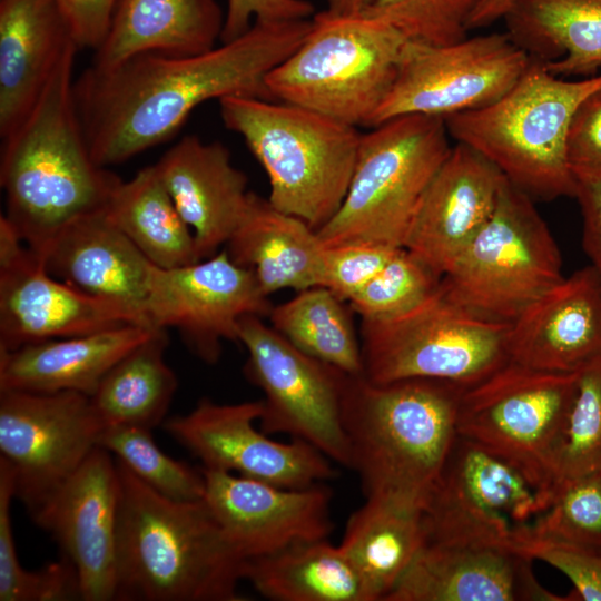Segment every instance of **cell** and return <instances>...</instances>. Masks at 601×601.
I'll return each instance as SVG.
<instances>
[{
	"label": "cell",
	"instance_id": "obj_4",
	"mask_svg": "<svg viewBox=\"0 0 601 601\" xmlns=\"http://www.w3.org/2000/svg\"><path fill=\"white\" fill-rule=\"evenodd\" d=\"M118 601H244V559L205 500H171L120 461Z\"/></svg>",
	"mask_w": 601,
	"mask_h": 601
},
{
	"label": "cell",
	"instance_id": "obj_24",
	"mask_svg": "<svg viewBox=\"0 0 601 601\" xmlns=\"http://www.w3.org/2000/svg\"><path fill=\"white\" fill-rule=\"evenodd\" d=\"M194 234L200 260L225 246L249 203L248 178L220 141L185 136L154 165Z\"/></svg>",
	"mask_w": 601,
	"mask_h": 601
},
{
	"label": "cell",
	"instance_id": "obj_36",
	"mask_svg": "<svg viewBox=\"0 0 601 601\" xmlns=\"http://www.w3.org/2000/svg\"><path fill=\"white\" fill-rule=\"evenodd\" d=\"M13 497V471L0 456V601L81 600L77 572L67 559L35 571L20 564L10 515Z\"/></svg>",
	"mask_w": 601,
	"mask_h": 601
},
{
	"label": "cell",
	"instance_id": "obj_9",
	"mask_svg": "<svg viewBox=\"0 0 601 601\" xmlns=\"http://www.w3.org/2000/svg\"><path fill=\"white\" fill-rule=\"evenodd\" d=\"M561 279V255L551 231L533 199L508 180L494 213L440 287L480 317L512 323Z\"/></svg>",
	"mask_w": 601,
	"mask_h": 601
},
{
	"label": "cell",
	"instance_id": "obj_27",
	"mask_svg": "<svg viewBox=\"0 0 601 601\" xmlns=\"http://www.w3.org/2000/svg\"><path fill=\"white\" fill-rule=\"evenodd\" d=\"M155 329L132 324L0 351V391L90 396L106 373Z\"/></svg>",
	"mask_w": 601,
	"mask_h": 601
},
{
	"label": "cell",
	"instance_id": "obj_25",
	"mask_svg": "<svg viewBox=\"0 0 601 601\" xmlns=\"http://www.w3.org/2000/svg\"><path fill=\"white\" fill-rule=\"evenodd\" d=\"M35 255L51 276L90 296L127 306L148 323L145 303L154 265L105 208L71 221Z\"/></svg>",
	"mask_w": 601,
	"mask_h": 601
},
{
	"label": "cell",
	"instance_id": "obj_46",
	"mask_svg": "<svg viewBox=\"0 0 601 601\" xmlns=\"http://www.w3.org/2000/svg\"><path fill=\"white\" fill-rule=\"evenodd\" d=\"M80 48L96 50L104 41L117 0H56Z\"/></svg>",
	"mask_w": 601,
	"mask_h": 601
},
{
	"label": "cell",
	"instance_id": "obj_26",
	"mask_svg": "<svg viewBox=\"0 0 601 601\" xmlns=\"http://www.w3.org/2000/svg\"><path fill=\"white\" fill-rule=\"evenodd\" d=\"M77 47L56 0H0V137L26 117Z\"/></svg>",
	"mask_w": 601,
	"mask_h": 601
},
{
	"label": "cell",
	"instance_id": "obj_20",
	"mask_svg": "<svg viewBox=\"0 0 601 601\" xmlns=\"http://www.w3.org/2000/svg\"><path fill=\"white\" fill-rule=\"evenodd\" d=\"M204 500L244 560L289 544L328 539L332 491L324 483L278 486L228 472L201 469Z\"/></svg>",
	"mask_w": 601,
	"mask_h": 601
},
{
	"label": "cell",
	"instance_id": "obj_35",
	"mask_svg": "<svg viewBox=\"0 0 601 601\" xmlns=\"http://www.w3.org/2000/svg\"><path fill=\"white\" fill-rule=\"evenodd\" d=\"M351 306L323 286L311 287L278 305L270 326L303 353L351 375H362L363 361Z\"/></svg>",
	"mask_w": 601,
	"mask_h": 601
},
{
	"label": "cell",
	"instance_id": "obj_21",
	"mask_svg": "<svg viewBox=\"0 0 601 601\" xmlns=\"http://www.w3.org/2000/svg\"><path fill=\"white\" fill-rule=\"evenodd\" d=\"M506 181L484 156L456 142L430 181L403 247L442 277L490 219Z\"/></svg>",
	"mask_w": 601,
	"mask_h": 601
},
{
	"label": "cell",
	"instance_id": "obj_17",
	"mask_svg": "<svg viewBox=\"0 0 601 601\" xmlns=\"http://www.w3.org/2000/svg\"><path fill=\"white\" fill-rule=\"evenodd\" d=\"M262 411V400L220 404L201 398L189 413L166 418L162 427L206 470L290 489L336 477L334 463L314 446L278 442L255 427Z\"/></svg>",
	"mask_w": 601,
	"mask_h": 601
},
{
	"label": "cell",
	"instance_id": "obj_11",
	"mask_svg": "<svg viewBox=\"0 0 601 601\" xmlns=\"http://www.w3.org/2000/svg\"><path fill=\"white\" fill-rule=\"evenodd\" d=\"M577 381V371L551 372L509 359L464 391L457 434L508 460L534 482L551 485Z\"/></svg>",
	"mask_w": 601,
	"mask_h": 601
},
{
	"label": "cell",
	"instance_id": "obj_22",
	"mask_svg": "<svg viewBox=\"0 0 601 601\" xmlns=\"http://www.w3.org/2000/svg\"><path fill=\"white\" fill-rule=\"evenodd\" d=\"M532 561L501 545L426 541L384 601H568L538 582Z\"/></svg>",
	"mask_w": 601,
	"mask_h": 601
},
{
	"label": "cell",
	"instance_id": "obj_39",
	"mask_svg": "<svg viewBox=\"0 0 601 601\" xmlns=\"http://www.w3.org/2000/svg\"><path fill=\"white\" fill-rule=\"evenodd\" d=\"M441 276L404 247L347 303L364 321H390L417 307L439 287Z\"/></svg>",
	"mask_w": 601,
	"mask_h": 601
},
{
	"label": "cell",
	"instance_id": "obj_6",
	"mask_svg": "<svg viewBox=\"0 0 601 601\" xmlns=\"http://www.w3.org/2000/svg\"><path fill=\"white\" fill-rule=\"evenodd\" d=\"M599 88L601 73L568 80L531 60L497 101L444 120L450 137L484 156L532 199L574 197L566 135L579 104Z\"/></svg>",
	"mask_w": 601,
	"mask_h": 601
},
{
	"label": "cell",
	"instance_id": "obj_7",
	"mask_svg": "<svg viewBox=\"0 0 601 601\" xmlns=\"http://www.w3.org/2000/svg\"><path fill=\"white\" fill-rule=\"evenodd\" d=\"M406 38L380 19L315 12L300 46L266 77L274 100L372 127L395 82Z\"/></svg>",
	"mask_w": 601,
	"mask_h": 601
},
{
	"label": "cell",
	"instance_id": "obj_49",
	"mask_svg": "<svg viewBox=\"0 0 601 601\" xmlns=\"http://www.w3.org/2000/svg\"><path fill=\"white\" fill-rule=\"evenodd\" d=\"M373 0H326V10L336 14H361Z\"/></svg>",
	"mask_w": 601,
	"mask_h": 601
},
{
	"label": "cell",
	"instance_id": "obj_13",
	"mask_svg": "<svg viewBox=\"0 0 601 601\" xmlns=\"http://www.w3.org/2000/svg\"><path fill=\"white\" fill-rule=\"evenodd\" d=\"M552 485L457 434L422 518L426 541L512 549L515 535L546 509Z\"/></svg>",
	"mask_w": 601,
	"mask_h": 601
},
{
	"label": "cell",
	"instance_id": "obj_15",
	"mask_svg": "<svg viewBox=\"0 0 601 601\" xmlns=\"http://www.w3.org/2000/svg\"><path fill=\"white\" fill-rule=\"evenodd\" d=\"M102 430L82 393L0 391V456L35 522L97 447Z\"/></svg>",
	"mask_w": 601,
	"mask_h": 601
},
{
	"label": "cell",
	"instance_id": "obj_5",
	"mask_svg": "<svg viewBox=\"0 0 601 601\" xmlns=\"http://www.w3.org/2000/svg\"><path fill=\"white\" fill-rule=\"evenodd\" d=\"M227 129L238 134L264 168L269 203L315 230L339 209L356 164L357 127L278 100L219 99Z\"/></svg>",
	"mask_w": 601,
	"mask_h": 601
},
{
	"label": "cell",
	"instance_id": "obj_8",
	"mask_svg": "<svg viewBox=\"0 0 601 601\" xmlns=\"http://www.w3.org/2000/svg\"><path fill=\"white\" fill-rule=\"evenodd\" d=\"M443 117L404 115L363 134L346 196L317 230L324 246L365 242L401 248L451 146Z\"/></svg>",
	"mask_w": 601,
	"mask_h": 601
},
{
	"label": "cell",
	"instance_id": "obj_40",
	"mask_svg": "<svg viewBox=\"0 0 601 601\" xmlns=\"http://www.w3.org/2000/svg\"><path fill=\"white\" fill-rule=\"evenodd\" d=\"M577 373L574 401L554 459V479L601 474V353Z\"/></svg>",
	"mask_w": 601,
	"mask_h": 601
},
{
	"label": "cell",
	"instance_id": "obj_48",
	"mask_svg": "<svg viewBox=\"0 0 601 601\" xmlns=\"http://www.w3.org/2000/svg\"><path fill=\"white\" fill-rule=\"evenodd\" d=\"M516 0H481L469 22V30L492 26L503 20Z\"/></svg>",
	"mask_w": 601,
	"mask_h": 601
},
{
	"label": "cell",
	"instance_id": "obj_30",
	"mask_svg": "<svg viewBox=\"0 0 601 601\" xmlns=\"http://www.w3.org/2000/svg\"><path fill=\"white\" fill-rule=\"evenodd\" d=\"M505 32L552 75L597 76L601 68V0H516Z\"/></svg>",
	"mask_w": 601,
	"mask_h": 601
},
{
	"label": "cell",
	"instance_id": "obj_19",
	"mask_svg": "<svg viewBox=\"0 0 601 601\" xmlns=\"http://www.w3.org/2000/svg\"><path fill=\"white\" fill-rule=\"evenodd\" d=\"M119 500L117 462L97 446L36 520L73 565L81 600H115Z\"/></svg>",
	"mask_w": 601,
	"mask_h": 601
},
{
	"label": "cell",
	"instance_id": "obj_41",
	"mask_svg": "<svg viewBox=\"0 0 601 601\" xmlns=\"http://www.w3.org/2000/svg\"><path fill=\"white\" fill-rule=\"evenodd\" d=\"M481 0H373L365 14L385 21L406 40L445 46L467 37Z\"/></svg>",
	"mask_w": 601,
	"mask_h": 601
},
{
	"label": "cell",
	"instance_id": "obj_10",
	"mask_svg": "<svg viewBox=\"0 0 601 601\" xmlns=\"http://www.w3.org/2000/svg\"><path fill=\"white\" fill-rule=\"evenodd\" d=\"M510 323L480 317L440 285L422 304L390 321L361 322L362 375L373 383L433 378L470 387L505 364Z\"/></svg>",
	"mask_w": 601,
	"mask_h": 601
},
{
	"label": "cell",
	"instance_id": "obj_28",
	"mask_svg": "<svg viewBox=\"0 0 601 601\" xmlns=\"http://www.w3.org/2000/svg\"><path fill=\"white\" fill-rule=\"evenodd\" d=\"M224 23L217 0H117L91 65L109 68L142 53L199 55L216 47Z\"/></svg>",
	"mask_w": 601,
	"mask_h": 601
},
{
	"label": "cell",
	"instance_id": "obj_42",
	"mask_svg": "<svg viewBox=\"0 0 601 601\" xmlns=\"http://www.w3.org/2000/svg\"><path fill=\"white\" fill-rule=\"evenodd\" d=\"M512 550L564 573L574 587V600L601 601V550L524 535L514 539Z\"/></svg>",
	"mask_w": 601,
	"mask_h": 601
},
{
	"label": "cell",
	"instance_id": "obj_23",
	"mask_svg": "<svg viewBox=\"0 0 601 601\" xmlns=\"http://www.w3.org/2000/svg\"><path fill=\"white\" fill-rule=\"evenodd\" d=\"M511 361L575 372L601 353V275L592 266L561 279L530 304L508 334Z\"/></svg>",
	"mask_w": 601,
	"mask_h": 601
},
{
	"label": "cell",
	"instance_id": "obj_45",
	"mask_svg": "<svg viewBox=\"0 0 601 601\" xmlns=\"http://www.w3.org/2000/svg\"><path fill=\"white\" fill-rule=\"evenodd\" d=\"M315 14L308 0H227L221 42L245 33L254 21L309 19Z\"/></svg>",
	"mask_w": 601,
	"mask_h": 601
},
{
	"label": "cell",
	"instance_id": "obj_16",
	"mask_svg": "<svg viewBox=\"0 0 601 601\" xmlns=\"http://www.w3.org/2000/svg\"><path fill=\"white\" fill-rule=\"evenodd\" d=\"M273 305L254 273L234 263L225 249L197 263L151 267L145 315L150 326L175 328L186 347L216 364L223 342H238L239 321L268 317Z\"/></svg>",
	"mask_w": 601,
	"mask_h": 601
},
{
	"label": "cell",
	"instance_id": "obj_37",
	"mask_svg": "<svg viewBox=\"0 0 601 601\" xmlns=\"http://www.w3.org/2000/svg\"><path fill=\"white\" fill-rule=\"evenodd\" d=\"M97 446L108 451L156 492L181 502L204 500L203 471L165 454L155 443L151 430L108 426L99 434Z\"/></svg>",
	"mask_w": 601,
	"mask_h": 601
},
{
	"label": "cell",
	"instance_id": "obj_31",
	"mask_svg": "<svg viewBox=\"0 0 601 601\" xmlns=\"http://www.w3.org/2000/svg\"><path fill=\"white\" fill-rule=\"evenodd\" d=\"M243 580L273 601H372L339 545L327 539L299 541L246 559Z\"/></svg>",
	"mask_w": 601,
	"mask_h": 601
},
{
	"label": "cell",
	"instance_id": "obj_32",
	"mask_svg": "<svg viewBox=\"0 0 601 601\" xmlns=\"http://www.w3.org/2000/svg\"><path fill=\"white\" fill-rule=\"evenodd\" d=\"M167 346V329L156 328L106 373L89 396L104 428L162 425L178 386L165 359Z\"/></svg>",
	"mask_w": 601,
	"mask_h": 601
},
{
	"label": "cell",
	"instance_id": "obj_29",
	"mask_svg": "<svg viewBox=\"0 0 601 601\" xmlns=\"http://www.w3.org/2000/svg\"><path fill=\"white\" fill-rule=\"evenodd\" d=\"M224 249L254 273L267 296L323 284L325 246L317 230L255 193Z\"/></svg>",
	"mask_w": 601,
	"mask_h": 601
},
{
	"label": "cell",
	"instance_id": "obj_12",
	"mask_svg": "<svg viewBox=\"0 0 601 601\" xmlns=\"http://www.w3.org/2000/svg\"><path fill=\"white\" fill-rule=\"evenodd\" d=\"M237 337L247 351L244 375L264 393L259 428L306 442L349 469L343 401L351 374L303 353L260 316H244Z\"/></svg>",
	"mask_w": 601,
	"mask_h": 601
},
{
	"label": "cell",
	"instance_id": "obj_47",
	"mask_svg": "<svg viewBox=\"0 0 601 601\" xmlns=\"http://www.w3.org/2000/svg\"><path fill=\"white\" fill-rule=\"evenodd\" d=\"M574 197L583 219V249L601 275V180L577 184Z\"/></svg>",
	"mask_w": 601,
	"mask_h": 601
},
{
	"label": "cell",
	"instance_id": "obj_38",
	"mask_svg": "<svg viewBox=\"0 0 601 601\" xmlns=\"http://www.w3.org/2000/svg\"><path fill=\"white\" fill-rule=\"evenodd\" d=\"M522 535L601 550V474L555 479L546 509Z\"/></svg>",
	"mask_w": 601,
	"mask_h": 601
},
{
	"label": "cell",
	"instance_id": "obj_34",
	"mask_svg": "<svg viewBox=\"0 0 601 601\" xmlns=\"http://www.w3.org/2000/svg\"><path fill=\"white\" fill-rule=\"evenodd\" d=\"M108 218L159 268L199 262L194 234L178 213L154 165L112 191Z\"/></svg>",
	"mask_w": 601,
	"mask_h": 601
},
{
	"label": "cell",
	"instance_id": "obj_14",
	"mask_svg": "<svg viewBox=\"0 0 601 601\" xmlns=\"http://www.w3.org/2000/svg\"><path fill=\"white\" fill-rule=\"evenodd\" d=\"M530 62L506 32L445 46L406 40L395 82L372 127L404 115L445 118L490 106L518 82Z\"/></svg>",
	"mask_w": 601,
	"mask_h": 601
},
{
	"label": "cell",
	"instance_id": "obj_2",
	"mask_svg": "<svg viewBox=\"0 0 601 601\" xmlns=\"http://www.w3.org/2000/svg\"><path fill=\"white\" fill-rule=\"evenodd\" d=\"M66 53L26 117L1 138L3 217L35 254L68 224L104 209L121 178L92 158L76 110Z\"/></svg>",
	"mask_w": 601,
	"mask_h": 601
},
{
	"label": "cell",
	"instance_id": "obj_44",
	"mask_svg": "<svg viewBox=\"0 0 601 601\" xmlns=\"http://www.w3.org/2000/svg\"><path fill=\"white\" fill-rule=\"evenodd\" d=\"M565 152L577 184L601 180V88L577 107L566 135Z\"/></svg>",
	"mask_w": 601,
	"mask_h": 601
},
{
	"label": "cell",
	"instance_id": "obj_18",
	"mask_svg": "<svg viewBox=\"0 0 601 601\" xmlns=\"http://www.w3.org/2000/svg\"><path fill=\"white\" fill-rule=\"evenodd\" d=\"M132 324L150 326L134 309L51 276L1 214L0 351Z\"/></svg>",
	"mask_w": 601,
	"mask_h": 601
},
{
	"label": "cell",
	"instance_id": "obj_33",
	"mask_svg": "<svg viewBox=\"0 0 601 601\" xmlns=\"http://www.w3.org/2000/svg\"><path fill=\"white\" fill-rule=\"evenodd\" d=\"M425 542L421 512L365 499L338 544L363 579L372 601H384Z\"/></svg>",
	"mask_w": 601,
	"mask_h": 601
},
{
	"label": "cell",
	"instance_id": "obj_3",
	"mask_svg": "<svg viewBox=\"0 0 601 601\" xmlns=\"http://www.w3.org/2000/svg\"><path fill=\"white\" fill-rule=\"evenodd\" d=\"M466 387L433 378L349 375L343 425L365 499L423 513L457 436Z\"/></svg>",
	"mask_w": 601,
	"mask_h": 601
},
{
	"label": "cell",
	"instance_id": "obj_1",
	"mask_svg": "<svg viewBox=\"0 0 601 601\" xmlns=\"http://www.w3.org/2000/svg\"><path fill=\"white\" fill-rule=\"evenodd\" d=\"M312 19L254 21L238 38L188 57L142 53L73 80L82 132L101 167L173 138L200 104L227 96L274 100L267 75L304 41Z\"/></svg>",
	"mask_w": 601,
	"mask_h": 601
},
{
	"label": "cell",
	"instance_id": "obj_43",
	"mask_svg": "<svg viewBox=\"0 0 601 601\" xmlns=\"http://www.w3.org/2000/svg\"><path fill=\"white\" fill-rule=\"evenodd\" d=\"M396 249L365 242L325 246L322 286L347 303L386 265Z\"/></svg>",
	"mask_w": 601,
	"mask_h": 601
}]
</instances>
